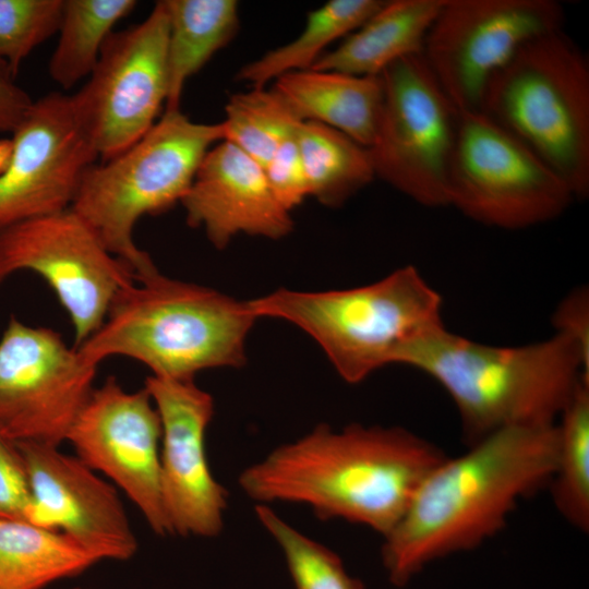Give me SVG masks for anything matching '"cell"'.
Returning <instances> with one entry per match:
<instances>
[{
    "instance_id": "obj_1",
    "label": "cell",
    "mask_w": 589,
    "mask_h": 589,
    "mask_svg": "<svg viewBox=\"0 0 589 589\" xmlns=\"http://www.w3.org/2000/svg\"><path fill=\"white\" fill-rule=\"evenodd\" d=\"M556 455L553 423L500 430L459 456H446L383 537L381 558L390 584L404 587L433 562L497 534L522 500L549 486Z\"/></svg>"
},
{
    "instance_id": "obj_2",
    "label": "cell",
    "mask_w": 589,
    "mask_h": 589,
    "mask_svg": "<svg viewBox=\"0 0 589 589\" xmlns=\"http://www.w3.org/2000/svg\"><path fill=\"white\" fill-rule=\"evenodd\" d=\"M447 455L401 426L318 424L244 468L241 491L256 504L308 506L386 536L419 485Z\"/></svg>"
},
{
    "instance_id": "obj_3",
    "label": "cell",
    "mask_w": 589,
    "mask_h": 589,
    "mask_svg": "<svg viewBox=\"0 0 589 589\" xmlns=\"http://www.w3.org/2000/svg\"><path fill=\"white\" fill-rule=\"evenodd\" d=\"M256 318L249 301L156 269L123 288L100 327L75 348L97 366L123 356L148 366L152 375L193 380L206 369L243 365Z\"/></svg>"
},
{
    "instance_id": "obj_4",
    "label": "cell",
    "mask_w": 589,
    "mask_h": 589,
    "mask_svg": "<svg viewBox=\"0 0 589 589\" xmlns=\"http://www.w3.org/2000/svg\"><path fill=\"white\" fill-rule=\"evenodd\" d=\"M409 366L437 382L470 445L500 430L556 423L589 361L562 334L521 346H493L448 332L428 341Z\"/></svg>"
},
{
    "instance_id": "obj_5",
    "label": "cell",
    "mask_w": 589,
    "mask_h": 589,
    "mask_svg": "<svg viewBox=\"0 0 589 589\" xmlns=\"http://www.w3.org/2000/svg\"><path fill=\"white\" fill-rule=\"evenodd\" d=\"M254 315L311 336L338 375L358 384L390 364H410L446 327L442 299L413 266L370 285L318 292L286 288L249 301Z\"/></svg>"
},
{
    "instance_id": "obj_6",
    "label": "cell",
    "mask_w": 589,
    "mask_h": 589,
    "mask_svg": "<svg viewBox=\"0 0 589 589\" xmlns=\"http://www.w3.org/2000/svg\"><path fill=\"white\" fill-rule=\"evenodd\" d=\"M223 140L221 122H194L181 109L165 110L134 144L86 170L70 208L136 280L157 267L135 244V225L181 202L205 155Z\"/></svg>"
},
{
    "instance_id": "obj_7",
    "label": "cell",
    "mask_w": 589,
    "mask_h": 589,
    "mask_svg": "<svg viewBox=\"0 0 589 589\" xmlns=\"http://www.w3.org/2000/svg\"><path fill=\"white\" fill-rule=\"evenodd\" d=\"M480 111L569 188L589 193V65L562 31L525 45L489 83Z\"/></svg>"
},
{
    "instance_id": "obj_8",
    "label": "cell",
    "mask_w": 589,
    "mask_h": 589,
    "mask_svg": "<svg viewBox=\"0 0 589 589\" xmlns=\"http://www.w3.org/2000/svg\"><path fill=\"white\" fill-rule=\"evenodd\" d=\"M574 199L519 140L481 111L459 112L448 205L486 226L522 229L556 218Z\"/></svg>"
},
{
    "instance_id": "obj_9",
    "label": "cell",
    "mask_w": 589,
    "mask_h": 589,
    "mask_svg": "<svg viewBox=\"0 0 589 589\" xmlns=\"http://www.w3.org/2000/svg\"><path fill=\"white\" fill-rule=\"evenodd\" d=\"M378 76L383 105L368 148L375 177L423 206H447L459 112L422 52L395 61Z\"/></svg>"
},
{
    "instance_id": "obj_10",
    "label": "cell",
    "mask_w": 589,
    "mask_h": 589,
    "mask_svg": "<svg viewBox=\"0 0 589 589\" xmlns=\"http://www.w3.org/2000/svg\"><path fill=\"white\" fill-rule=\"evenodd\" d=\"M563 22V7L553 0H445L422 55L458 112L480 111L495 74Z\"/></svg>"
},
{
    "instance_id": "obj_11",
    "label": "cell",
    "mask_w": 589,
    "mask_h": 589,
    "mask_svg": "<svg viewBox=\"0 0 589 589\" xmlns=\"http://www.w3.org/2000/svg\"><path fill=\"white\" fill-rule=\"evenodd\" d=\"M19 271L41 276L68 312L80 346L103 324L116 296L135 281L71 208L0 231V284Z\"/></svg>"
},
{
    "instance_id": "obj_12",
    "label": "cell",
    "mask_w": 589,
    "mask_h": 589,
    "mask_svg": "<svg viewBox=\"0 0 589 589\" xmlns=\"http://www.w3.org/2000/svg\"><path fill=\"white\" fill-rule=\"evenodd\" d=\"M168 15L164 1L136 25L113 31L87 82L71 95L100 160L140 140L168 97Z\"/></svg>"
},
{
    "instance_id": "obj_13",
    "label": "cell",
    "mask_w": 589,
    "mask_h": 589,
    "mask_svg": "<svg viewBox=\"0 0 589 589\" xmlns=\"http://www.w3.org/2000/svg\"><path fill=\"white\" fill-rule=\"evenodd\" d=\"M97 368L56 330L12 316L0 339V433L60 446L95 388Z\"/></svg>"
},
{
    "instance_id": "obj_14",
    "label": "cell",
    "mask_w": 589,
    "mask_h": 589,
    "mask_svg": "<svg viewBox=\"0 0 589 589\" xmlns=\"http://www.w3.org/2000/svg\"><path fill=\"white\" fill-rule=\"evenodd\" d=\"M11 134L0 170V231L70 208L84 173L99 159L63 93L34 100Z\"/></svg>"
},
{
    "instance_id": "obj_15",
    "label": "cell",
    "mask_w": 589,
    "mask_h": 589,
    "mask_svg": "<svg viewBox=\"0 0 589 589\" xmlns=\"http://www.w3.org/2000/svg\"><path fill=\"white\" fill-rule=\"evenodd\" d=\"M67 441L124 492L156 534H171L160 486L161 424L144 387L128 392L109 376L93 389Z\"/></svg>"
},
{
    "instance_id": "obj_16",
    "label": "cell",
    "mask_w": 589,
    "mask_h": 589,
    "mask_svg": "<svg viewBox=\"0 0 589 589\" xmlns=\"http://www.w3.org/2000/svg\"><path fill=\"white\" fill-rule=\"evenodd\" d=\"M144 388L161 424L160 486L171 534L217 537L229 495L214 477L206 453L214 399L193 380L149 375Z\"/></svg>"
},
{
    "instance_id": "obj_17",
    "label": "cell",
    "mask_w": 589,
    "mask_h": 589,
    "mask_svg": "<svg viewBox=\"0 0 589 589\" xmlns=\"http://www.w3.org/2000/svg\"><path fill=\"white\" fill-rule=\"evenodd\" d=\"M31 490L27 520L65 534L99 561H127L137 540L116 486L59 446L15 443Z\"/></svg>"
},
{
    "instance_id": "obj_18",
    "label": "cell",
    "mask_w": 589,
    "mask_h": 589,
    "mask_svg": "<svg viewBox=\"0 0 589 589\" xmlns=\"http://www.w3.org/2000/svg\"><path fill=\"white\" fill-rule=\"evenodd\" d=\"M180 203L187 224L202 228L217 249L240 233L278 240L293 228L262 166L227 141L207 152Z\"/></svg>"
},
{
    "instance_id": "obj_19",
    "label": "cell",
    "mask_w": 589,
    "mask_h": 589,
    "mask_svg": "<svg viewBox=\"0 0 589 589\" xmlns=\"http://www.w3.org/2000/svg\"><path fill=\"white\" fill-rule=\"evenodd\" d=\"M273 88L301 121L323 123L366 148L372 145L383 105L378 75L308 69L279 76Z\"/></svg>"
},
{
    "instance_id": "obj_20",
    "label": "cell",
    "mask_w": 589,
    "mask_h": 589,
    "mask_svg": "<svg viewBox=\"0 0 589 589\" xmlns=\"http://www.w3.org/2000/svg\"><path fill=\"white\" fill-rule=\"evenodd\" d=\"M445 0H392L311 69L377 76L395 61L421 53Z\"/></svg>"
},
{
    "instance_id": "obj_21",
    "label": "cell",
    "mask_w": 589,
    "mask_h": 589,
    "mask_svg": "<svg viewBox=\"0 0 589 589\" xmlns=\"http://www.w3.org/2000/svg\"><path fill=\"white\" fill-rule=\"evenodd\" d=\"M98 562L59 531L0 514V589H43Z\"/></svg>"
},
{
    "instance_id": "obj_22",
    "label": "cell",
    "mask_w": 589,
    "mask_h": 589,
    "mask_svg": "<svg viewBox=\"0 0 589 589\" xmlns=\"http://www.w3.org/2000/svg\"><path fill=\"white\" fill-rule=\"evenodd\" d=\"M168 15V97L165 110L180 109L187 81L235 36V0H163Z\"/></svg>"
},
{
    "instance_id": "obj_23",
    "label": "cell",
    "mask_w": 589,
    "mask_h": 589,
    "mask_svg": "<svg viewBox=\"0 0 589 589\" xmlns=\"http://www.w3.org/2000/svg\"><path fill=\"white\" fill-rule=\"evenodd\" d=\"M384 2L327 1L308 14L304 28L293 40L242 65L237 79L250 83L252 87H264L284 74L311 69L327 46L359 28Z\"/></svg>"
},
{
    "instance_id": "obj_24",
    "label": "cell",
    "mask_w": 589,
    "mask_h": 589,
    "mask_svg": "<svg viewBox=\"0 0 589 589\" xmlns=\"http://www.w3.org/2000/svg\"><path fill=\"white\" fill-rule=\"evenodd\" d=\"M296 140L310 196L325 206L342 205L375 178L369 149L334 128L301 121Z\"/></svg>"
},
{
    "instance_id": "obj_25",
    "label": "cell",
    "mask_w": 589,
    "mask_h": 589,
    "mask_svg": "<svg viewBox=\"0 0 589 589\" xmlns=\"http://www.w3.org/2000/svg\"><path fill=\"white\" fill-rule=\"evenodd\" d=\"M137 5L134 0H63L58 43L49 75L70 89L94 70L115 25Z\"/></svg>"
},
{
    "instance_id": "obj_26",
    "label": "cell",
    "mask_w": 589,
    "mask_h": 589,
    "mask_svg": "<svg viewBox=\"0 0 589 589\" xmlns=\"http://www.w3.org/2000/svg\"><path fill=\"white\" fill-rule=\"evenodd\" d=\"M557 455L550 481L558 514L589 531V381L584 380L556 421Z\"/></svg>"
},
{
    "instance_id": "obj_27",
    "label": "cell",
    "mask_w": 589,
    "mask_h": 589,
    "mask_svg": "<svg viewBox=\"0 0 589 589\" xmlns=\"http://www.w3.org/2000/svg\"><path fill=\"white\" fill-rule=\"evenodd\" d=\"M301 120L272 87H252L233 94L225 107L224 140L262 168L280 144L294 134Z\"/></svg>"
},
{
    "instance_id": "obj_28",
    "label": "cell",
    "mask_w": 589,
    "mask_h": 589,
    "mask_svg": "<svg viewBox=\"0 0 589 589\" xmlns=\"http://www.w3.org/2000/svg\"><path fill=\"white\" fill-rule=\"evenodd\" d=\"M255 516L280 549L294 589H365L337 553L294 528L271 505L256 504Z\"/></svg>"
},
{
    "instance_id": "obj_29",
    "label": "cell",
    "mask_w": 589,
    "mask_h": 589,
    "mask_svg": "<svg viewBox=\"0 0 589 589\" xmlns=\"http://www.w3.org/2000/svg\"><path fill=\"white\" fill-rule=\"evenodd\" d=\"M63 0H0V63L17 73L33 50L58 33Z\"/></svg>"
},
{
    "instance_id": "obj_30",
    "label": "cell",
    "mask_w": 589,
    "mask_h": 589,
    "mask_svg": "<svg viewBox=\"0 0 589 589\" xmlns=\"http://www.w3.org/2000/svg\"><path fill=\"white\" fill-rule=\"evenodd\" d=\"M263 170L275 197L288 212L310 196L296 132L280 144Z\"/></svg>"
},
{
    "instance_id": "obj_31",
    "label": "cell",
    "mask_w": 589,
    "mask_h": 589,
    "mask_svg": "<svg viewBox=\"0 0 589 589\" xmlns=\"http://www.w3.org/2000/svg\"><path fill=\"white\" fill-rule=\"evenodd\" d=\"M31 490L16 444L0 433V514L27 519Z\"/></svg>"
},
{
    "instance_id": "obj_32",
    "label": "cell",
    "mask_w": 589,
    "mask_h": 589,
    "mask_svg": "<svg viewBox=\"0 0 589 589\" xmlns=\"http://www.w3.org/2000/svg\"><path fill=\"white\" fill-rule=\"evenodd\" d=\"M556 333L573 340L589 361V293L581 287L562 300L554 312Z\"/></svg>"
},
{
    "instance_id": "obj_33",
    "label": "cell",
    "mask_w": 589,
    "mask_h": 589,
    "mask_svg": "<svg viewBox=\"0 0 589 589\" xmlns=\"http://www.w3.org/2000/svg\"><path fill=\"white\" fill-rule=\"evenodd\" d=\"M15 77L16 73L0 63V133H12L34 101Z\"/></svg>"
},
{
    "instance_id": "obj_34",
    "label": "cell",
    "mask_w": 589,
    "mask_h": 589,
    "mask_svg": "<svg viewBox=\"0 0 589 589\" xmlns=\"http://www.w3.org/2000/svg\"><path fill=\"white\" fill-rule=\"evenodd\" d=\"M74 589H83V588H74Z\"/></svg>"
}]
</instances>
